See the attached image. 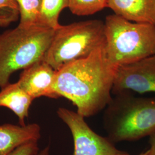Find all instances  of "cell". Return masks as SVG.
I'll return each instance as SVG.
<instances>
[{
  "instance_id": "1",
  "label": "cell",
  "mask_w": 155,
  "mask_h": 155,
  "mask_svg": "<svg viewBox=\"0 0 155 155\" xmlns=\"http://www.w3.org/2000/svg\"><path fill=\"white\" fill-rule=\"evenodd\" d=\"M105 47L56 71L54 91L57 97L71 101L84 118L99 113L112 99L117 68L109 61Z\"/></svg>"
},
{
  "instance_id": "2",
  "label": "cell",
  "mask_w": 155,
  "mask_h": 155,
  "mask_svg": "<svg viewBox=\"0 0 155 155\" xmlns=\"http://www.w3.org/2000/svg\"><path fill=\"white\" fill-rule=\"evenodd\" d=\"M103 122L113 143L150 137L155 132V98L137 97L130 91L116 94L106 107Z\"/></svg>"
},
{
  "instance_id": "3",
  "label": "cell",
  "mask_w": 155,
  "mask_h": 155,
  "mask_svg": "<svg viewBox=\"0 0 155 155\" xmlns=\"http://www.w3.org/2000/svg\"><path fill=\"white\" fill-rule=\"evenodd\" d=\"M55 29L40 25H18L0 35V87L8 83L12 74L44 61Z\"/></svg>"
},
{
  "instance_id": "4",
  "label": "cell",
  "mask_w": 155,
  "mask_h": 155,
  "mask_svg": "<svg viewBox=\"0 0 155 155\" xmlns=\"http://www.w3.org/2000/svg\"><path fill=\"white\" fill-rule=\"evenodd\" d=\"M106 55L117 68L155 54V25L133 22L115 14L106 17Z\"/></svg>"
},
{
  "instance_id": "5",
  "label": "cell",
  "mask_w": 155,
  "mask_h": 155,
  "mask_svg": "<svg viewBox=\"0 0 155 155\" xmlns=\"http://www.w3.org/2000/svg\"><path fill=\"white\" fill-rule=\"evenodd\" d=\"M106 45L105 22L89 20L61 25L55 34L44 61L56 71L87 58Z\"/></svg>"
},
{
  "instance_id": "6",
  "label": "cell",
  "mask_w": 155,
  "mask_h": 155,
  "mask_svg": "<svg viewBox=\"0 0 155 155\" xmlns=\"http://www.w3.org/2000/svg\"><path fill=\"white\" fill-rule=\"evenodd\" d=\"M57 114L66 124L72 134L74 152L72 155H130L117 148L107 137L95 133L77 111L59 107Z\"/></svg>"
},
{
  "instance_id": "7",
  "label": "cell",
  "mask_w": 155,
  "mask_h": 155,
  "mask_svg": "<svg viewBox=\"0 0 155 155\" xmlns=\"http://www.w3.org/2000/svg\"><path fill=\"white\" fill-rule=\"evenodd\" d=\"M155 93V54L117 68L112 93Z\"/></svg>"
},
{
  "instance_id": "8",
  "label": "cell",
  "mask_w": 155,
  "mask_h": 155,
  "mask_svg": "<svg viewBox=\"0 0 155 155\" xmlns=\"http://www.w3.org/2000/svg\"><path fill=\"white\" fill-rule=\"evenodd\" d=\"M56 71L44 61L24 69L17 82L33 100L41 97L58 98L54 91Z\"/></svg>"
},
{
  "instance_id": "9",
  "label": "cell",
  "mask_w": 155,
  "mask_h": 155,
  "mask_svg": "<svg viewBox=\"0 0 155 155\" xmlns=\"http://www.w3.org/2000/svg\"><path fill=\"white\" fill-rule=\"evenodd\" d=\"M107 8L129 21L155 25V0H107Z\"/></svg>"
},
{
  "instance_id": "10",
  "label": "cell",
  "mask_w": 155,
  "mask_h": 155,
  "mask_svg": "<svg viewBox=\"0 0 155 155\" xmlns=\"http://www.w3.org/2000/svg\"><path fill=\"white\" fill-rule=\"evenodd\" d=\"M41 127L36 123L18 126L11 124L0 125V155H6L22 144L38 141Z\"/></svg>"
},
{
  "instance_id": "11",
  "label": "cell",
  "mask_w": 155,
  "mask_h": 155,
  "mask_svg": "<svg viewBox=\"0 0 155 155\" xmlns=\"http://www.w3.org/2000/svg\"><path fill=\"white\" fill-rule=\"evenodd\" d=\"M33 100L19 86L17 82L8 83L0 91V107L12 111L18 118L20 125H25L29 110Z\"/></svg>"
},
{
  "instance_id": "12",
  "label": "cell",
  "mask_w": 155,
  "mask_h": 155,
  "mask_svg": "<svg viewBox=\"0 0 155 155\" xmlns=\"http://www.w3.org/2000/svg\"><path fill=\"white\" fill-rule=\"evenodd\" d=\"M68 6V0H41L39 25L54 29L59 28V16Z\"/></svg>"
},
{
  "instance_id": "13",
  "label": "cell",
  "mask_w": 155,
  "mask_h": 155,
  "mask_svg": "<svg viewBox=\"0 0 155 155\" xmlns=\"http://www.w3.org/2000/svg\"><path fill=\"white\" fill-rule=\"evenodd\" d=\"M20 12L18 25L29 27L39 25L41 0H15Z\"/></svg>"
},
{
  "instance_id": "14",
  "label": "cell",
  "mask_w": 155,
  "mask_h": 155,
  "mask_svg": "<svg viewBox=\"0 0 155 155\" xmlns=\"http://www.w3.org/2000/svg\"><path fill=\"white\" fill-rule=\"evenodd\" d=\"M107 0H68V8L79 16H89L107 8Z\"/></svg>"
},
{
  "instance_id": "15",
  "label": "cell",
  "mask_w": 155,
  "mask_h": 155,
  "mask_svg": "<svg viewBox=\"0 0 155 155\" xmlns=\"http://www.w3.org/2000/svg\"><path fill=\"white\" fill-rule=\"evenodd\" d=\"M19 18V9L15 0H0V27H6Z\"/></svg>"
},
{
  "instance_id": "16",
  "label": "cell",
  "mask_w": 155,
  "mask_h": 155,
  "mask_svg": "<svg viewBox=\"0 0 155 155\" xmlns=\"http://www.w3.org/2000/svg\"><path fill=\"white\" fill-rule=\"evenodd\" d=\"M39 152L38 141H33L22 144L6 155H37Z\"/></svg>"
},
{
  "instance_id": "17",
  "label": "cell",
  "mask_w": 155,
  "mask_h": 155,
  "mask_svg": "<svg viewBox=\"0 0 155 155\" xmlns=\"http://www.w3.org/2000/svg\"><path fill=\"white\" fill-rule=\"evenodd\" d=\"M149 144L150 148L148 155H155V132L150 136Z\"/></svg>"
},
{
  "instance_id": "18",
  "label": "cell",
  "mask_w": 155,
  "mask_h": 155,
  "mask_svg": "<svg viewBox=\"0 0 155 155\" xmlns=\"http://www.w3.org/2000/svg\"><path fill=\"white\" fill-rule=\"evenodd\" d=\"M50 147L48 145L44 149L40 150L37 155H50Z\"/></svg>"
},
{
  "instance_id": "19",
  "label": "cell",
  "mask_w": 155,
  "mask_h": 155,
  "mask_svg": "<svg viewBox=\"0 0 155 155\" xmlns=\"http://www.w3.org/2000/svg\"><path fill=\"white\" fill-rule=\"evenodd\" d=\"M149 155V150L145 151V152H143L141 153H140L138 155Z\"/></svg>"
}]
</instances>
